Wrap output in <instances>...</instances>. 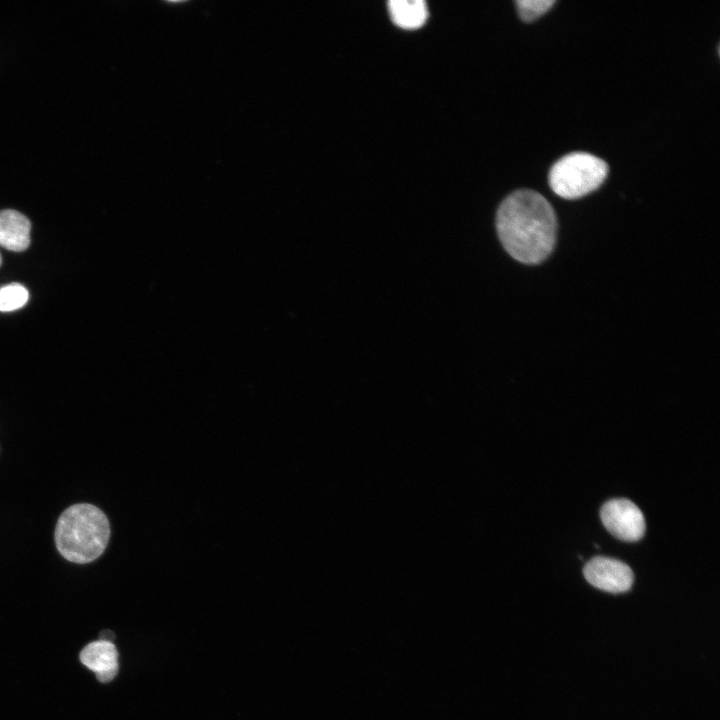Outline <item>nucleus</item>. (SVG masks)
Returning a JSON list of instances; mask_svg holds the SVG:
<instances>
[{"label": "nucleus", "mask_w": 720, "mask_h": 720, "mask_svg": "<svg viewBox=\"0 0 720 720\" xmlns=\"http://www.w3.org/2000/svg\"><path fill=\"white\" fill-rule=\"evenodd\" d=\"M498 237L519 262L537 264L552 251L557 233L553 207L538 192L520 189L509 194L496 214Z\"/></svg>", "instance_id": "obj_1"}, {"label": "nucleus", "mask_w": 720, "mask_h": 720, "mask_svg": "<svg viewBox=\"0 0 720 720\" xmlns=\"http://www.w3.org/2000/svg\"><path fill=\"white\" fill-rule=\"evenodd\" d=\"M55 543L60 554L70 562L85 564L97 559L105 550L110 525L98 507L80 503L68 507L55 528Z\"/></svg>", "instance_id": "obj_2"}, {"label": "nucleus", "mask_w": 720, "mask_h": 720, "mask_svg": "<svg viewBox=\"0 0 720 720\" xmlns=\"http://www.w3.org/2000/svg\"><path fill=\"white\" fill-rule=\"evenodd\" d=\"M607 173L608 165L601 158L587 152H572L551 167L549 184L557 195L574 199L597 189Z\"/></svg>", "instance_id": "obj_3"}, {"label": "nucleus", "mask_w": 720, "mask_h": 720, "mask_svg": "<svg viewBox=\"0 0 720 720\" xmlns=\"http://www.w3.org/2000/svg\"><path fill=\"white\" fill-rule=\"evenodd\" d=\"M600 517L608 532L620 540L638 541L645 533L644 515L636 504L628 499L609 500L602 506Z\"/></svg>", "instance_id": "obj_4"}, {"label": "nucleus", "mask_w": 720, "mask_h": 720, "mask_svg": "<svg viewBox=\"0 0 720 720\" xmlns=\"http://www.w3.org/2000/svg\"><path fill=\"white\" fill-rule=\"evenodd\" d=\"M583 573L592 586L610 593L628 591L634 580L633 572L627 564L604 556L589 560Z\"/></svg>", "instance_id": "obj_5"}, {"label": "nucleus", "mask_w": 720, "mask_h": 720, "mask_svg": "<svg viewBox=\"0 0 720 720\" xmlns=\"http://www.w3.org/2000/svg\"><path fill=\"white\" fill-rule=\"evenodd\" d=\"M80 661L102 683L113 680L119 670L118 651L109 641L96 640L86 645L80 652Z\"/></svg>", "instance_id": "obj_6"}, {"label": "nucleus", "mask_w": 720, "mask_h": 720, "mask_svg": "<svg viewBox=\"0 0 720 720\" xmlns=\"http://www.w3.org/2000/svg\"><path fill=\"white\" fill-rule=\"evenodd\" d=\"M31 223L22 213L13 209L0 211V246L21 252L30 244Z\"/></svg>", "instance_id": "obj_7"}, {"label": "nucleus", "mask_w": 720, "mask_h": 720, "mask_svg": "<svg viewBox=\"0 0 720 720\" xmlns=\"http://www.w3.org/2000/svg\"><path fill=\"white\" fill-rule=\"evenodd\" d=\"M388 9L392 21L404 29L419 28L428 17L426 3L422 0H390Z\"/></svg>", "instance_id": "obj_8"}, {"label": "nucleus", "mask_w": 720, "mask_h": 720, "mask_svg": "<svg viewBox=\"0 0 720 720\" xmlns=\"http://www.w3.org/2000/svg\"><path fill=\"white\" fill-rule=\"evenodd\" d=\"M29 294L27 289L19 283H10L0 287V311L10 312L23 307Z\"/></svg>", "instance_id": "obj_9"}, {"label": "nucleus", "mask_w": 720, "mask_h": 720, "mask_svg": "<svg viewBox=\"0 0 720 720\" xmlns=\"http://www.w3.org/2000/svg\"><path fill=\"white\" fill-rule=\"evenodd\" d=\"M517 10L525 21H531L545 13L555 0H517Z\"/></svg>", "instance_id": "obj_10"}, {"label": "nucleus", "mask_w": 720, "mask_h": 720, "mask_svg": "<svg viewBox=\"0 0 720 720\" xmlns=\"http://www.w3.org/2000/svg\"><path fill=\"white\" fill-rule=\"evenodd\" d=\"M114 637H115V636H114V634H113L112 631H110V630H105V631H102V633L100 634L99 640L112 642V640L114 639Z\"/></svg>", "instance_id": "obj_11"}, {"label": "nucleus", "mask_w": 720, "mask_h": 720, "mask_svg": "<svg viewBox=\"0 0 720 720\" xmlns=\"http://www.w3.org/2000/svg\"><path fill=\"white\" fill-rule=\"evenodd\" d=\"M1 263H2V258H1V254H0V265H1Z\"/></svg>", "instance_id": "obj_12"}]
</instances>
